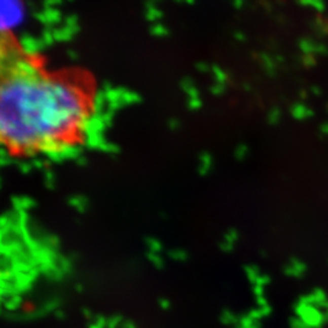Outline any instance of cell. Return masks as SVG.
<instances>
[{
	"instance_id": "cell-1",
	"label": "cell",
	"mask_w": 328,
	"mask_h": 328,
	"mask_svg": "<svg viewBox=\"0 0 328 328\" xmlns=\"http://www.w3.org/2000/svg\"><path fill=\"white\" fill-rule=\"evenodd\" d=\"M101 100L90 70L55 65L0 28V152L28 161L79 151L99 122Z\"/></svg>"
}]
</instances>
